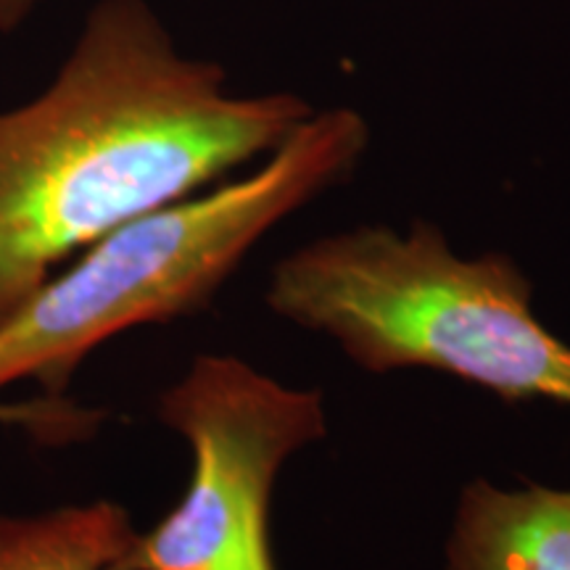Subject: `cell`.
Returning a JSON list of instances; mask_svg holds the SVG:
<instances>
[{
  "instance_id": "3957f363",
  "label": "cell",
  "mask_w": 570,
  "mask_h": 570,
  "mask_svg": "<svg viewBox=\"0 0 570 570\" xmlns=\"http://www.w3.org/2000/svg\"><path fill=\"white\" fill-rule=\"evenodd\" d=\"M510 256H462L436 225H360L273 267L265 302L367 373L439 370L508 402L570 407V346L539 323Z\"/></svg>"
},
{
  "instance_id": "7a4b0ae2",
  "label": "cell",
  "mask_w": 570,
  "mask_h": 570,
  "mask_svg": "<svg viewBox=\"0 0 570 570\" xmlns=\"http://www.w3.org/2000/svg\"><path fill=\"white\" fill-rule=\"evenodd\" d=\"M367 142L360 111H312L254 173L106 233L0 323V389L32 377L59 396L109 338L196 315L273 227L354 173Z\"/></svg>"
},
{
  "instance_id": "8992f818",
  "label": "cell",
  "mask_w": 570,
  "mask_h": 570,
  "mask_svg": "<svg viewBox=\"0 0 570 570\" xmlns=\"http://www.w3.org/2000/svg\"><path fill=\"white\" fill-rule=\"evenodd\" d=\"M135 537L130 512L109 499L38 515L0 512V570H119Z\"/></svg>"
},
{
  "instance_id": "277c9868",
  "label": "cell",
  "mask_w": 570,
  "mask_h": 570,
  "mask_svg": "<svg viewBox=\"0 0 570 570\" xmlns=\"http://www.w3.org/2000/svg\"><path fill=\"white\" fill-rule=\"evenodd\" d=\"M161 423L190 446L188 489L119 570H277L269 497L281 468L327 433L317 389H291L225 354H202L159 396Z\"/></svg>"
},
{
  "instance_id": "ba28073f",
  "label": "cell",
  "mask_w": 570,
  "mask_h": 570,
  "mask_svg": "<svg viewBox=\"0 0 570 570\" xmlns=\"http://www.w3.org/2000/svg\"><path fill=\"white\" fill-rule=\"evenodd\" d=\"M46 0H0V32H13L32 17Z\"/></svg>"
},
{
  "instance_id": "6da1fadb",
  "label": "cell",
  "mask_w": 570,
  "mask_h": 570,
  "mask_svg": "<svg viewBox=\"0 0 570 570\" xmlns=\"http://www.w3.org/2000/svg\"><path fill=\"white\" fill-rule=\"evenodd\" d=\"M312 111L233 92L146 0H98L53 82L0 111V323L106 233L265 159Z\"/></svg>"
},
{
  "instance_id": "5b68a950",
  "label": "cell",
  "mask_w": 570,
  "mask_h": 570,
  "mask_svg": "<svg viewBox=\"0 0 570 570\" xmlns=\"http://www.w3.org/2000/svg\"><path fill=\"white\" fill-rule=\"evenodd\" d=\"M446 570H570V489H462Z\"/></svg>"
},
{
  "instance_id": "52a82bcc",
  "label": "cell",
  "mask_w": 570,
  "mask_h": 570,
  "mask_svg": "<svg viewBox=\"0 0 570 570\" xmlns=\"http://www.w3.org/2000/svg\"><path fill=\"white\" fill-rule=\"evenodd\" d=\"M0 417L19 420L27 425H42L59 431L61 436H82V433L92 431L96 425V412L92 410H77L71 404L48 402L42 407H24V410H9L0 407Z\"/></svg>"
}]
</instances>
